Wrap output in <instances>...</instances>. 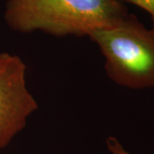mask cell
Masks as SVG:
<instances>
[{
	"instance_id": "obj_1",
	"label": "cell",
	"mask_w": 154,
	"mask_h": 154,
	"mask_svg": "<svg viewBox=\"0 0 154 154\" xmlns=\"http://www.w3.org/2000/svg\"><path fill=\"white\" fill-rule=\"evenodd\" d=\"M128 14L120 0H8L4 18L17 33L89 37Z\"/></svg>"
},
{
	"instance_id": "obj_2",
	"label": "cell",
	"mask_w": 154,
	"mask_h": 154,
	"mask_svg": "<svg viewBox=\"0 0 154 154\" xmlns=\"http://www.w3.org/2000/svg\"><path fill=\"white\" fill-rule=\"evenodd\" d=\"M105 58L110 80L124 88H154V32L128 14L113 27L89 36Z\"/></svg>"
},
{
	"instance_id": "obj_3",
	"label": "cell",
	"mask_w": 154,
	"mask_h": 154,
	"mask_svg": "<svg viewBox=\"0 0 154 154\" xmlns=\"http://www.w3.org/2000/svg\"><path fill=\"white\" fill-rule=\"evenodd\" d=\"M27 66L17 55L0 53V149L27 125L29 116L38 110L26 80Z\"/></svg>"
},
{
	"instance_id": "obj_4",
	"label": "cell",
	"mask_w": 154,
	"mask_h": 154,
	"mask_svg": "<svg viewBox=\"0 0 154 154\" xmlns=\"http://www.w3.org/2000/svg\"><path fill=\"white\" fill-rule=\"evenodd\" d=\"M106 146L110 154H133L128 152L118 141V140L113 136H110L106 139Z\"/></svg>"
}]
</instances>
